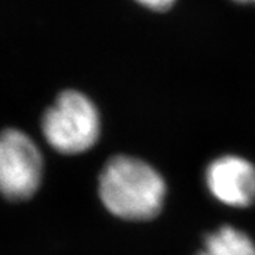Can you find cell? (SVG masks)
Segmentation results:
<instances>
[{"mask_svg": "<svg viewBox=\"0 0 255 255\" xmlns=\"http://www.w3.org/2000/svg\"><path fill=\"white\" fill-rule=\"evenodd\" d=\"M197 255H255V243L246 231L221 226L206 236Z\"/></svg>", "mask_w": 255, "mask_h": 255, "instance_id": "cell-5", "label": "cell"}, {"mask_svg": "<svg viewBox=\"0 0 255 255\" xmlns=\"http://www.w3.org/2000/svg\"><path fill=\"white\" fill-rule=\"evenodd\" d=\"M204 182L221 204L247 209L255 203V164L238 155H223L210 162Z\"/></svg>", "mask_w": 255, "mask_h": 255, "instance_id": "cell-4", "label": "cell"}, {"mask_svg": "<svg viewBox=\"0 0 255 255\" xmlns=\"http://www.w3.org/2000/svg\"><path fill=\"white\" fill-rule=\"evenodd\" d=\"M237 3H244V4H248V3H255V0H234Z\"/></svg>", "mask_w": 255, "mask_h": 255, "instance_id": "cell-7", "label": "cell"}, {"mask_svg": "<svg viewBox=\"0 0 255 255\" xmlns=\"http://www.w3.org/2000/svg\"><path fill=\"white\" fill-rule=\"evenodd\" d=\"M140 6L153 11H166L174 4L176 0H136Z\"/></svg>", "mask_w": 255, "mask_h": 255, "instance_id": "cell-6", "label": "cell"}, {"mask_svg": "<svg viewBox=\"0 0 255 255\" xmlns=\"http://www.w3.org/2000/svg\"><path fill=\"white\" fill-rule=\"evenodd\" d=\"M43 156L20 129L0 130V194L11 201L31 199L43 179Z\"/></svg>", "mask_w": 255, "mask_h": 255, "instance_id": "cell-3", "label": "cell"}, {"mask_svg": "<svg viewBox=\"0 0 255 255\" xmlns=\"http://www.w3.org/2000/svg\"><path fill=\"white\" fill-rule=\"evenodd\" d=\"M47 143L63 155H80L98 143L101 117L90 97L75 90L63 91L41 118Z\"/></svg>", "mask_w": 255, "mask_h": 255, "instance_id": "cell-2", "label": "cell"}, {"mask_svg": "<svg viewBox=\"0 0 255 255\" xmlns=\"http://www.w3.org/2000/svg\"><path fill=\"white\" fill-rule=\"evenodd\" d=\"M166 182L152 164L133 156L111 157L98 177V194L104 207L128 221L155 219L163 209Z\"/></svg>", "mask_w": 255, "mask_h": 255, "instance_id": "cell-1", "label": "cell"}]
</instances>
